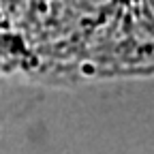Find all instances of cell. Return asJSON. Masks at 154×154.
Wrapping results in <instances>:
<instances>
[{"label": "cell", "mask_w": 154, "mask_h": 154, "mask_svg": "<svg viewBox=\"0 0 154 154\" xmlns=\"http://www.w3.org/2000/svg\"><path fill=\"white\" fill-rule=\"evenodd\" d=\"M79 71H82L84 75H94V73H96V66L90 64V62H84V64L79 66Z\"/></svg>", "instance_id": "6da1fadb"}]
</instances>
